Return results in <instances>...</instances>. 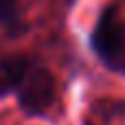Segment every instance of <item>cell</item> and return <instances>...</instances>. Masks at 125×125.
Instances as JSON below:
<instances>
[{
    "mask_svg": "<svg viewBox=\"0 0 125 125\" xmlns=\"http://www.w3.org/2000/svg\"><path fill=\"white\" fill-rule=\"evenodd\" d=\"M90 51L108 73L125 77V15L114 2H108L97 15L90 31Z\"/></svg>",
    "mask_w": 125,
    "mask_h": 125,
    "instance_id": "1",
    "label": "cell"
},
{
    "mask_svg": "<svg viewBox=\"0 0 125 125\" xmlns=\"http://www.w3.org/2000/svg\"><path fill=\"white\" fill-rule=\"evenodd\" d=\"M57 90H59L57 77L53 75V70L46 64L31 57L20 75V81L15 86L13 97H15V103L24 116L42 119L57 103Z\"/></svg>",
    "mask_w": 125,
    "mask_h": 125,
    "instance_id": "2",
    "label": "cell"
},
{
    "mask_svg": "<svg viewBox=\"0 0 125 125\" xmlns=\"http://www.w3.org/2000/svg\"><path fill=\"white\" fill-rule=\"evenodd\" d=\"M29 59L31 55L26 53H0V101L15 92V86Z\"/></svg>",
    "mask_w": 125,
    "mask_h": 125,
    "instance_id": "3",
    "label": "cell"
},
{
    "mask_svg": "<svg viewBox=\"0 0 125 125\" xmlns=\"http://www.w3.org/2000/svg\"><path fill=\"white\" fill-rule=\"evenodd\" d=\"M0 29L9 35L24 33V15L18 0H0Z\"/></svg>",
    "mask_w": 125,
    "mask_h": 125,
    "instance_id": "4",
    "label": "cell"
}]
</instances>
